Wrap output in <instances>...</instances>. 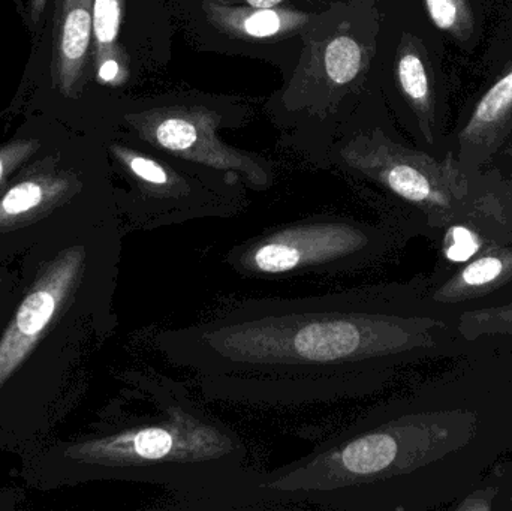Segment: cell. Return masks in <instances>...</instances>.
<instances>
[{
  "label": "cell",
  "mask_w": 512,
  "mask_h": 511,
  "mask_svg": "<svg viewBox=\"0 0 512 511\" xmlns=\"http://www.w3.org/2000/svg\"><path fill=\"white\" fill-rule=\"evenodd\" d=\"M408 308L405 296L385 287L251 299L161 330L155 345L195 375L210 401L330 404L376 392L391 368L423 347V318Z\"/></svg>",
  "instance_id": "obj_1"
},
{
  "label": "cell",
  "mask_w": 512,
  "mask_h": 511,
  "mask_svg": "<svg viewBox=\"0 0 512 511\" xmlns=\"http://www.w3.org/2000/svg\"><path fill=\"white\" fill-rule=\"evenodd\" d=\"M122 222L78 216L17 260L18 293L0 324V452L23 456L56 437L89 384V362L116 332Z\"/></svg>",
  "instance_id": "obj_2"
},
{
  "label": "cell",
  "mask_w": 512,
  "mask_h": 511,
  "mask_svg": "<svg viewBox=\"0 0 512 511\" xmlns=\"http://www.w3.org/2000/svg\"><path fill=\"white\" fill-rule=\"evenodd\" d=\"M119 396L86 431L20 456L18 476L39 492L131 482L173 492L179 509H264L261 474L236 429L195 401L188 387L149 369L119 375Z\"/></svg>",
  "instance_id": "obj_3"
},
{
  "label": "cell",
  "mask_w": 512,
  "mask_h": 511,
  "mask_svg": "<svg viewBox=\"0 0 512 511\" xmlns=\"http://www.w3.org/2000/svg\"><path fill=\"white\" fill-rule=\"evenodd\" d=\"M387 234L367 222L321 215L271 228L233 246L225 264L249 279L342 276L372 264Z\"/></svg>",
  "instance_id": "obj_4"
},
{
  "label": "cell",
  "mask_w": 512,
  "mask_h": 511,
  "mask_svg": "<svg viewBox=\"0 0 512 511\" xmlns=\"http://www.w3.org/2000/svg\"><path fill=\"white\" fill-rule=\"evenodd\" d=\"M116 209L93 194L80 168L62 153L35 156L0 188V266L15 263L54 228L87 213Z\"/></svg>",
  "instance_id": "obj_5"
},
{
  "label": "cell",
  "mask_w": 512,
  "mask_h": 511,
  "mask_svg": "<svg viewBox=\"0 0 512 511\" xmlns=\"http://www.w3.org/2000/svg\"><path fill=\"white\" fill-rule=\"evenodd\" d=\"M110 150L132 186L131 195L117 207L125 236L192 219L225 218L239 210L234 191L207 188L189 174L122 144H113Z\"/></svg>",
  "instance_id": "obj_6"
},
{
  "label": "cell",
  "mask_w": 512,
  "mask_h": 511,
  "mask_svg": "<svg viewBox=\"0 0 512 511\" xmlns=\"http://www.w3.org/2000/svg\"><path fill=\"white\" fill-rule=\"evenodd\" d=\"M126 120L141 137L156 147L173 153L177 158L203 165L224 173L228 179L243 180L252 189L270 188L273 174L261 161L237 152L216 138L218 120L203 110L152 111L131 114Z\"/></svg>",
  "instance_id": "obj_7"
},
{
  "label": "cell",
  "mask_w": 512,
  "mask_h": 511,
  "mask_svg": "<svg viewBox=\"0 0 512 511\" xmlns=\"http://www.w3.org/2000/svg\"><path fill=\"white\" fill-rule=\"evenodd\" d=\"M93 38V0H60L53 33L51 78L65 98L77 95Z\"/></svg>",
  "instance_id": "obj_8"
},
{
  "label": "cell",
  "mask_w": 512,
  "mask_h": 511,
  "mask_svg": "<svg viewBox=\"0 0 512 511\" xmlns=\"http://www.w3.org/2000/svg\"><path fill=\"white\" fill-rule=\"evenodd\" d=\"M346 162L352 170L360 171L384 185L402 200L412 204H441L442 198L435 191L429 177L408 162L376 161L369 156L345 155Z\"/></svg>",
  "instance_id": "obj_9"
},
{
  "label": "cell",
  "mask_w": 512,
  "mask_h": 511,
  "mask_svg": "<svg viewBox=\"0 0 512 511\" xmlns=\"http://www.w3.org/2000/svg\"><path fill=\"white\" fill-rule=\"evenodd\" d=\"M512 108V69L507 75L501 78L498 83L493 84L486 95L478 102L471 122L466 126L465 135L480 134L484 129L492 128L496 123L505 119Z\"/></svg>",
  "instance_id": "obj_10"
},
{
  "label": "cell",
  "mask_w": 512,
  "mask_h": 511,
  "mask_svg": "<svg viewBox=\"0 0 512 511\" xmlns=\"http://www.w3.org/2000/svg\"><path fill=\"white\" fill-rule=\"evenodd\" d=\"M361 60L360 45L349 36H339L325 50V71L334 83L346 84L357 77Z\"/></svg>",
  "instance_id": "obj_11"
},
{
  "label": "cell",
  "mask_w": 512,
  "mask_h": 511,
  "mask_svg": "<svg viewBox=\"0 0 512 511\" xmlns=\"http://www.w3.org/2000/svg\"><path fill=\"white\" fill-rule=\"evenodd\" d=\"M125 0H93L95 56L116 47Z\"/></svg>",
  "instance_id": "obj_12"
},
{
  "label": "cell",
  "mask_w": 512,
  "mask_h": 511,
  "mask_svg": "<svg viewBox=\"0 0 512 511\" xmlns=\"http://www.w3.org/2000/svg\"><path fill=\"white\" fill-rule=\"evenodd\" d=\"M41 149L42 143L36 138H17L0 144V188L38 156Z\"/></svg>",
  "instance_id": "obj_13"
},
{
  "label": "cell",
  "mask_w": 512,
  "mask_h": 511,
  "mask_svg": "<svg viewBox=\"0 0 512 511\" xmlns=\"http://www.w3.org/2000/svg\"><path fill=\"white\" fill-rule=\"evenodd\" d=\"M400 86L403 92L418 105H424L429 99V78L423 60L415 53H405L397 66Z\"/></svg>",
  "instance_id": "obj_14"
},
{
  "label": "cell",
  "mask_w": 512,
  "mask_h": 511,
  "mask_svg": "<svg viewBox=\"0 0 512 511\" xmlns=\"http://www.w3.org/2000/svg\"><path fill=\"white\" fill-rule=\"evenodd\" d=\"M96 78L105 86H122L128 80V63L119 45L95 56Z\"/></svg>",
  "instance_id": "obj_15"
},
{
  "label": "cell",
  "mask_w": 512,
  "mask_h": 511,
  "mask_svg": "<svg viewBox=\"0 0 512 511\" xmlns=\"http://www.w3.org/2000/svg\"><path fill=\"white\" fill-rule=\"evenodd\" d=\"M502 273H504V263L499 258H480L463 270L459 284L469 288L486 287L495 282Z\"/></svg>",
  "instance_id": "obj_16"
},
{
  "label": "cell",
  "mask_w": 512,
  "mask_h": 511,
  "mask_svg": "<svg viewBox=\"0 0 512 511\" xmlns=\"http://www.w3.org/2000/svg\"><path fill=\"white\" fill-rule=\"evenodd\" d=\"M427 12L438 29L453 32L465 17L463 0H426Z\"/></svg>",
  "instance_id": "obj_17"
},
{
  "label": "cell",
  "mask_w": 512,
  "mask_h": 511,
  "mask_svg": "<svg viewBox=\"0 0 512 511\" xmlns=\"http://www.w3.org/2000/svg\"><path fill=\"white\" fill-rule=\"evenodd\" d=\"M480 249V242L471 230L465 227L451 228L447 240V258L454 263H463L474 257Z\"/></svg>",
  "instance_id": "obj_18"
},
{
  "label": "cell",
  "mask_w": 512,
  "mask_h": 511,
  "mask_svg": "<svg viewBox=\"0 0 512 511\" xmlns=\"http://www.w3.org/2000/svg\"><path fill=\"white\" fill-rule=\"evenodd\" d=\"M242 26L249 36L268 38V36L276 35L282 29L283 21L279 12L271 11V9H258L254 14L248 15L246 20H243Z\"/></svg>",
  "instance_id": "obj_19"
},
{
  "label": "cell",
  "mask_w": 512,
  "mask_h": 511,
  "mask_svg": "<svg viewBox=\"0 0 512 511\" xmlns=\"http://www.w3.org/2000/svg\"><path fill=\"white\" fill-rule=\"evenodd\" d=\"M18 281H20V269L17 261L0 266V324L8 317L14 305L18 293Z\"/></svg>",
  "instance_id": "obj_20"
},
{
  "label": "cell",
  "mask_w": 512,
  "mask_h": 511,
  "mask_svg": "<svg viewBox=\"0 0 512 511\" xmlns=\"http://www.w3.org/2000/svg\"><path fill=\"white\" fill-rule=\"evenodd\" d=\"M50 0H26V17L27 24L30 29L35 32L38 30L39 23H41L42 15H44L45 9Z\"/></svg>",
  "instance_id": "obj_21"
},
{
  "label": "cell",
  "mask_w": 512,
  "mask_h": 511,
  "mask_svg": "<svg viewBox=\"0 0 512 511\" xmlns=\"http://www.w3.org/2000/svg\"><path fill=\"white\" fill-rule=\"evenodd\" d=\"M480 317H483V321L492 320L493 323L512 324V305L505 306L499 311L487 312V314L484 312V314H480Z\"/></svg>",
  "instance_id": "obj_22"
},
{
  "label": "cell",
  "mask_w": 512,
  "mask_h": 511,
  "mask_svg": "<svg viewBox=\"0 0 512 511\" xmlns=\"http://www.w3.org/2000/svg\"><path fill=\"white\" fill-rule=\"evenodd\" d=\"M246 2L256 9H270L277 3L283 2V0H246Z\"/></svg>",
  "instance_id": "obj_23"
}]
</instances>
